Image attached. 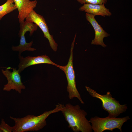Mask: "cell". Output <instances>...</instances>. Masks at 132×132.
I'll use <instances>...</instances> for the list:
<instances>
[{
  "mask_svg": "<svg viewBox=\"0 0 132 132\" xmlns=\"http://www.w3.org/2000/svg\"><path fill=\"white\" fill-rule=\"evenodd\" d=\"M76 37L75 34L71 44L70 55L67 64L64 66H60L59 68L64 72L66 75L67 83V91L68 93L69 98L71 99L77 98L81 104H84V103L76 87L75 75L73 68V50Z\"/></svg>",
  "mask_w": 132,
  "mask_h": 132,
  "instance_id": "4",
  "label": "cell"
},
{
  "mask_svg": "<svg viewBox=\"0 0 132 132\" xmlns=\"http://www.w3.org/2000/svg\"><path fill=\"white\" fill-rule=\"evenodd\" d=\"M61 111L68 124L74 132H91V124L86 118V112L78 105L68 103L63 105Z\"/></svg>",
  "mask_w": 132,
  "mask_h": 132,
  "instance_id": "2",
  "label": "cell"
},
{
  "mask_svg": "<svg viewBox=\"0 0 132 132\" xmlns=\"http://www.w3.org/2000/svg\"><path fill=\"white\" fill-rule=\"evenodd\" d=\"M14 3L18 11V16L20 23L23 22L24 20L36 7V0H14Z\"/></svg>",
  "mask_w": 132,
  "mask_h": 132,
  "instance_id": "10",
  "label": "cell"
},
{
  "mask_svg": "<svg viewBox=\"0 0 132 132\" xmlns=\"http://www.w3.org/2000/svg\"><path fill=\"white\" fill-rule=\"evenodd\" d=\"M95 16L91 14L86 13V19L93 27L95 32V37L92 40L91 44L93 45H99L104 47L107 46L104 43L103 39L107 37L110 34L106 32L99 25L95 18Z\"/></svg>",
  "mask_w": 132,
  "mask_h": 132,
  "instance_id": "9",
  "label": "cell"
},
{
  "mask_svg": "<svg viewBox=\"0 0 132 132\" xmlns=\"http://www.w3.org/2000/svg\"><path fill=\"white\" fill-rule=\"evenodd\" d=\"M1 71L8 81L7 83L4 86L3 90L10 92L12 90H14L21 94L22 90L25 89L26 87L22 82L21 76L18 70L16 68L9 67Z\"/></svg>",
  "mask_w": 132,
  "mask_h": 132,
  "instance_id": "6",
  "label": "cell"
},
{
  "mask_svg": "<svg viewBox=\"0 0 132 132\" xmlns=\"http://www.w3.org/2000/svg\"><path fill=\"white\" fill-rule=\"evenodd\" d=\"M26 20L33 22L39 26L43 32L44 36L48 40L50 46L54 51H56L58 45L50 34L49 28L44 18L42 15L32 11L25 19Z\"/></svg>",
  "mask_w": 132,
  "mask_h": 132,
  "instance_id": "7",
  "label": "cell"
},
{
  "mask_svg": "<svg viewBox=\"0 0 132 132\" xmlns=\"http://www.w3.org/2000/svg\"><path fill=\"white\" fill-rule=\"evenodd\" d=\"M12 132V126L6 123L4 119H2L0 123V132Z\"/></svg>",
  "mask_w": 132,
  "mask_h": 132,
  "instance_id": "14",
  "label": "cell"
},
{
  "mask_svg": "<svg viewBox=\"0 0 132 132\" xmlns=\"http://www.w3.org/2000/svg\"><path fill=\"white\" fill-rule=\"evenodd\" d=\"M14 0H7L3 4L0 6V21L6 15L16 10Z\"/></svg>",
  "mask_w": 132,
  "mask_h": 132,
  "instance_id": "12",
  "label": "cell"
},
{
  "mask_svg": "<svg viewBox=\"0 0 132 132\" xmlns=\"http://www.w3.org/2000/svg\"><path fill=\"white\" fill-rule=\"evenodd\" d=\"M33 43V41L27 43H20L19 45L17 46H12L11 49L12 51L19 52L18 56H21V53L25 51H34L36 49L34 48H32L31 46Z\"/></svg>",
  "mask_w": 132,
  "mask_h": 132,
  "instance_id": "13",
  "label": "cell"
},
{
  "mask_svg": "<svg viewBox=\"0 0 132 132\" xmlns=\"http://www.w3.org/2000/svg\"><path fill=\"white\" fill-rule=\"evenodd\" d=\"M130 119L129 116L124 117H111L107 116L100 118L97 116L91 118L89 121L94 132H102L106 130L113 131L117 128L122 132V127L125 122Z\"/></svg>",
  "mask_w": 132,
  "mask_h": 132,
  "instance_id": "5",
  "label": "cell"
},
{
  "mask_svg": "<svg viewBox=\"0 0 132 132\" xmlns=\"http://www.w3.org/2000/svg\"><path fill=\"white\" fill-rule=\"evenodd\" d=\"M79 10L86 13L92 14L95 16L100 15L105 17L112 15L109 10L106 7L104 4H95L85 3L83 4Z\"/></svg>",
  "mask_w": 132,
  "mask_h": 132,
  "instance_id": "11",
  "label": "cell"
},
{
  "mask_svg": "<svg viewBox=\"0 0 132 132\" xmlns=\"http://www.w3.org/2000/svg\"><path fill=\"white\" fill-rule=\"evenodd\" d=\"M85 88L92 97L101 101L102 108L108 112L109 117H116L121 114L125 112L127 109L126 104H121L119 101L112 97L110 92H107L105 95H101L88 87L86 86Z\"/></svg>",
  "mask_w": 132,
  "mask_h": 132,
  "instance_id": "3",
  "label": "cell"
},
{
  "mask_svg": "<svg viewBox=\"0 0 132 132\" xmlns=\"http://www.w3.org/2000/svg\"><path fill=\"white\" fill-rule=\"evenodd\" d=\"M64 105L59 103L53 110L44 112L36 116L28 115L21 118H16L10 116L15 125L12 126V132H25L38 131L42 129L47 125L46 120L51 114L61 111Z\"/></svg>",
  "mask_w": 132,
  "mask_h": 132,
  "instance_id": "1",
  "label": "cell"
},
{
  "mask_svg": "<svg viewBox=\"0 0 132 132\" xmlns=\"http://www.w3.org/2000/svg\"><path fill=\"white\" fill-rule=\"evenodd\" d=\"M79 3L83 4L88 3L95 4H106L108 0H76Z\"/></svg>",
  "mask_w": 132,
  "mask_h": 132,
  "instance_id": "15",
  "label": "cell"
},
{
  "mask_svg": "<svg viewBox=\"0 0 132 132\" xmlns=\"http://www.w3.org/2000/svg\"><path fill=\"white\" fill-rule=\"evenodd\" d=\"M20 62L18 70L20 73L26 68L32 65L42 64H47L54 65L59 67L60 66L53 62L49 57L46 55L37 56H28L24 57L21 55L19 56Z\"/></svg>",
  "mask_w": 132,
  "mask_h": 132,
  "instance_id": "8",
  "label": "cell"
}]
</instances>
